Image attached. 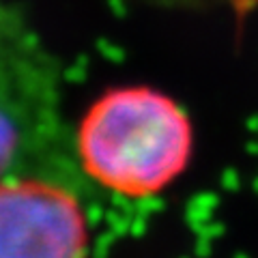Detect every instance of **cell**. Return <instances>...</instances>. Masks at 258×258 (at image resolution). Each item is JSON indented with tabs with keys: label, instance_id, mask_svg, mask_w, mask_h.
<instances>
[{
	"label": "cell",
	"instance_id": "cell-3",
	"mask_svg": "<svg viewBox=\"0 0 258 258\" xmlns=\"http://www.w3.org/2000/svg\"><path fill=\"white\" fill-rule=\"evenodd\" d=\"M82 176L24 170L0 176V258H88Z\"/></svg>",
	"mask_w": 258,
	"mask_h": 258
},
{
	"label": "cell",
	"instance_id": "cell-2",
	"mask_svg": "<svg viewBox=\"0 0 258 258\" xmlns=\"http://www.w3.org/2000/svg\"><path fill=\"white\" fill-rule=\"evenodd\" d=\"M24 170L82 172L62 118L58 64L28 20L0 3V176Z\"/></svg>",
	"mask_w": 258,
	"mask_h": 258
},
{
	"label": "cell",
	"instance_id": "cell-4",
	"mask_svg": "<svg viewBox=\"0 0 258 258\" xmlns=\"http://www.w3.org/2000/svg\"><path fill=\"white\" fill-rule=\"evenodd\" d=\"M155 3H164V5H168V7H176V5L189 7L191 3H196V0H155Z\"/></svg>",
	"mask_w": 258,
	"mask_h": 258
},
{
	"label": "cell",
	"instance_id": "cell-1",
	"mask_svg": "<svg viewBox=\"0 0 258 258\" xmlns=\"http://www.w3.org/2000/svg\"><path fill=\"white\" fill-rule=\"evenodd\" d=\"M71 140L80 170L125 198L166 189L189 164L194 144L183 108L149 86H123L101 95Z\"/></svg>",
	"mask_w": 258,
	"mask_h": 258
}]
</instances>
